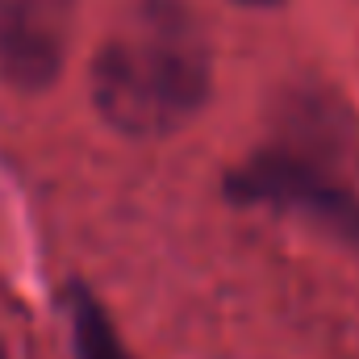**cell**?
<instances>
[{"instance_id": "3957f363", "label": "cell", "mask_w": 359, "mask_h": 359, "mask_svg": "<svg viewBox=\"0 0 359 359\" xmlns=\"http://www.w3.org/2000/svg\"><path fill=\"white\" fill-rule=\"evenodd\" d=\"M76 25V0H0V76L13 88L55 84Z\"/></svg>"}, {"instance_id": "6da1fadb", "label": "cell", "mask_w": 359, "mask_h": 359, "mask_svg": "<svg viewBox=\"0 0 359 359\" xmlns=\"http://www.w3.org/2000/svg\"><path fill=\"white\" fill-rule=\"evenodd\" d=\"M213 63L201 21L180 0H138L92 59L96 113L130 134H172L209 96Z\"/></svg>"}, {"instance_id": "5b68a950", "label": "cell", "mask_w": 359, "mask_h": 359, "mask_svg": "<svg viewBox=\"0 0 359 359\" xmlns=\"http://www.w3.org/2000/svg\"><path fill=\"white\" fill-rule=\"evenodd\" d=\"M243 4H276V0H243Z\"/></svg>"}, {"instance_id": "277c9868", "label": "cell", "mask_w": 359, "mask_h": 359, "mask_svg": "<svg viewBox=\"0 0 359 359\" xmlns=\"http://www.w3.org/2000/svg\"><path fill=\"white\" fill-rule=\"evenodd\" d=\"M72 334H76V359H134L117 339L113 322L104 318V309L84 288L72 292Z\"/></svg>"}, {"instance_id": "8992f818", "label": "cell", "mask_w": 359, "mask_h": 359, "mask_svg": "<svg viewBox=\"0 0 359 359\" xmlns=\"http://www.w3.org/2000/svg\"><path fill=\"white\" fill-rule=\"evenodd\" d=\"M0 359H4V351H0Z\"/></svg>"}, {"instance_id": "7a4b0ae2", "label": "cell", "mask_w": 359, "mask_h": 359, "mask_svg": "<svg viewBox=\"0 0 359 359\" xmlns=\"http://www.w3.org/2000/svg\"><path fill=\"white\" fill-rule=\"evenodd\" d=\"M359 163V134L351 109L326 92L288 100L268 147L230 176V196L251 205H284L339 226L355 209L351 176Z\"/></svg>"}]
</instances>
